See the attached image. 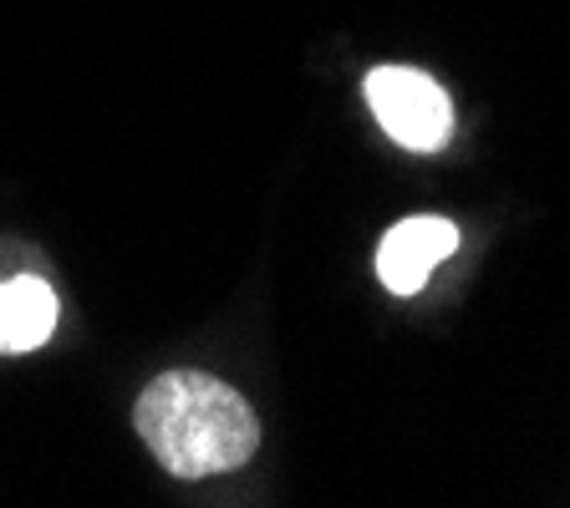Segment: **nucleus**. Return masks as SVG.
<instances>
[{"label":"nucleus","mask_w":570,"mask_h":508,"mask_svg":"<svg viewBox=\"0 0 570 508\" xmlns=\"http://www.w3.org/2000/svg\"><path fill=\"white\" fill-rule=\"evenodd\" d=\"M138 438L174 478H209L245 468L261 448V422L235 387L209 371L154 377L132 407Z\"/></svg>","instance_id":"f257e3e1"},{"label":"nucleus","mask_w":570,"mask_h":508,"mask_svg":"<svg viewBox=\"0 0 570 508\" xmlns=\"http://www.w3.org/2000/svg\"><path fill=\"white\" fill-rule=\"evenodd\" d=\"M367 102L377 122L413 153H439L453 132V102L428 71L417 67H377L367 77Z\"/></svg>","instance_id":"f03ea898"},{"label":"nucleus","mask_w":570,"mask_h":508,"mask_svg":"<svg viewBox=\"0 0 570 508\" xmlns=\"http://www.w3.org/2000/svg\"><path fill=\"white\" fill-rule=\"evenodd\" d=\"M459 249V229L453 219H439V213H413L403 225H392L387 239L377 249V275L392 296H417L423 280L433 275V265L449 260Z\"/></svg>","instance_id":"7ed1b4c3"},{"label":"nucleus","mask_w":570,"mask_h":508,"mask_svg":"<svg viewBox=\"0 0 570 508\" xmlns=\"http://www.w3.org/2000/svg\"><path fill=\"white\" fill-rule=\"evenodd\" d=\"M57 331V296L47 280L36 275H16L0 280V356H21L47 346V336Z\"/></svg>","instance_id":"20e7f679"}]
</instances>
